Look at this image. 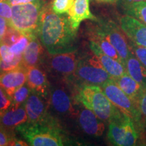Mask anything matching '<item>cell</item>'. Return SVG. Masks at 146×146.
<instances>
[{
	"mask_svg": "<svg viewBox=\"0 0 146 146\" xmlns=\"http://www.w3.org/2000/svg\"><path fill=\"white\" fill-rule=\"evenodd\" d=\"M76 32L68 15L43 10L38 36L50 55L75 51Z\"/></svg>",
	"mask_w": 146,
	"mask_h": 146,
	"instance_id": "6da1fadb",
	"label": "cell"
},
{
	"mask_svg": "<svg viewBox=\"0 0 146 146\" xmlns=\"http://www.w3.org/2000/svg\"><path fill=\"white\" fill-rule=\"evenodd\" d=\"M26 139L29 145L33 146H62L64 145L62 131L52 116L46 118L37 123L26 122L16 127Z\"/></svg>",
	"mask_w": 146,
	"mask_h": 146,
	"instance_id": "7a4b0ae2",
	"label": "cell"
},
{
	"mask_svg": "<svg viewBox=\"0 0 146 146\" xmlns=\"http://www.w3.org/2000/svg\"><path fill=\"white\" fill-rule=\"evenodd\" d=\"M76 98L103 121L110 123L123 114L110 102L98 85H82Z\"/></svg>",
	"mask_w": 146,
	"mask_h": 146,
	"instance_id": "3957f363",
	"label": "cell"
},
{
	"mask_svg": "<svg viewBox=\"0 0 146 146\" xmlns=\"http://www.w3.org/2000/svg\"><path fill=\"white\" fill-rule=\"evenodd\" d=\"M9 26L30 39L38 36L43 10L41 2L12 5Z\"/></svg>",
	"mask_w": 146,
	"mask_h": 146,
	"instance_id": "277c9868",
	"label": "cell"
},
{
	"mask_svg": "<svg viewBox=\"0 0 146 146\" xmlns=\"http://www.w3.org/2000/svg\"><path fill=\"white\" fill-rule=\"evenodd\" d=\"M72 77H74L83 85H98L101 87L112 76L102 68L96 55L78 60L77 66Z\"/></svg>",
	"mask_w": 146,
	"mask_h": 146,
	"instance_id": "5b68a950",
	"label": "cell"
},
{
	"mask_svg": "<svg viewBox=\"0 0 146 146\" xmlns=\"http://www.w3.org/2000/svg\"><path fill=\"white\" fill-rule=\"evenodd\" d=\"M108 138L114 145H135L139 138L135 124L131 118L123 114L109 123Z\"/></svg>",
	"mask_w": 146,
	"mask_h": 146,
	"instance_id": "8992f818",
	"label": "cell"
},
{
	"mask_svg": "<svg viewBox=\"0 0 146 146\" xmlns=\"http://www.w3.org/2000/svg\"><path fill=\"white\" fill-rule=\"evenodd\" d=\"M106 96L122 113L133 120L138 128H143L137 107L132 100L125 94L113 79L101 86Z\"/></svg>",
	"mask_w": 146,
	"mask_h": 146,
	"instance_id": "52a82bcc",
	"label": "cell"
},
{
	"mask_svg": "<svg viewBox=\"0 0 146 146\" xmlns=\"http://www.w3.org/2000/svg\"><path fill=\"white\" fill-rule=\"evenodd\" d=\"M102 34L115 47L123 63L131 53L129 42L121 28L112 21H102L97 26Z\"/></svg>",
	"mask_w": 146,
	"mask_h": 146,
	"instance_id": "ba28073f",
	"label": "cell"
},
{
	"mask_svg": "<svg viewBox=\"0 0 146 146\" xmlns=\"http://www.w3.org/2000/svg\"><path fill=\"white\" fill-rule=\"evenodd\" d=\"M76 51L51 55L47 66L52 72L64 78L72 77L78 62Z\"/></svg>",
	"mask_w": 146,
	"mask_h": 146,
	"instance_id": "9c48e42d",
	"label": "cell"
},
{
	"mask_svg": "<svg viewBox=\"0 0 146 146\" xmlns=\"http://www.w3.org/2000/svg\"><path fill=\"white\" fill-rule=\"evenodd\" d=\"M49 99L37 93L31 91L29 98L25 102V109L27 114L28 123H35L41 121L48 116Z\"/></svg>",
	"mask_w": 146,
	"mask_h": 146,
	"instance_id": "30bf717a",
	"label": "cell"
},
{
	"mask_svg": "<svg viewBox=\"0 0 146 146\" xmlns=\"http://www.w3.org/2000/svg\"><path fill=\"white\" fill-rule=\"evenodd\" d=\"M120 27L127 37L136 44L146 47V25L130 16L120 18Z\"/></svg>",
	"mask_w": 146,
	"mask_h": 146,
	"instance_id": "8fae6325",
	"label": "cell"
},
{
	"mask_svg": "<svg viewBox=\"0 0 146 146\" xmlns=\"http://www.w3.org/2000/svg\"><path fill=\"white\" fill-rule=\"evenodd\" d=\"M27 85L31 91L37 93L49 99L50 96V84L47 75L39 66L27 68Z\"/></svg>",
	"mask_w": 146,
	"mask_h": 146,
	"instance_id": "7c38bea8",
	"label": "cell"
},
{
	"mask_svg": "<svg viewBox=\"0 0 146 146\" xmlns=\"http://www.w3.org/2000/svg\"><path fill=\"white\" fill-rule=\"evenodd\" d=\"M27 68L22 66L15 70L0 74V87L11 97L14 92L27 83Z\"/></svg>",
	"mask_w": 146,
	"mask_h": 146,
	"instance_id": "4fadbf2b",
	"label": "cell"
},
{
	"mask_svg": "<svg viewBox=\"0 0 146 146\" xmlns=\"http://www.w3.org/2000/svg\"><path fill=\"white\" fill-rule=\"evenodd\" d=\"M89 47L93 54L96 55L98 58L102 66V68L112 76V78L119 77L127 73L125 66L123 62L110 57L104 54L94 41H90Z\"/></svg>",
	"mask_w": 146,
	"mask_h": 146,
	"instance_id": "5bb4252c",
	"label": "cell"
},
{
	"mask_svg": "<svg viewBox=\"0 0 146 146\" xmlns=\"http://www.w3.org/2000/svg\"><path fill=\"white\" fill-rule=\"evenodd\" d=\"M50 100L53 108L62 114H76L70 95L63 87H51Z\"/></svg>",
	"mask_w": 146,
	"mask_h": 146,
	"instance_id": "9a60e30c",
	"label": "cell"
},
{
	"mask_svg": "<svg viewBox=\"0 0 146 146\" xmlns=\"http://www.w3.org/2000/svg\"><path fill=\"white\" fill-rule=\"evenodd\" d=\"M38 36L31 39L23 54V64L26 68L40 66L44 62L45 50Z\"/></svg>",
	"mask_w": 146,
	"mask_h": 146,
	"instance_id": "2e32d148",
	"label": "cell"
},
{
	"mask_svg": "<svg viewBox=\"0 0 146 146\" xmlns=\"http://www.w3.org/2000/svg\"><path fill=\"white\" fill-rule=\"evenodd\" d=\"M78 123L83 131L91 136L100 137L105 131L103 120L99 118L90 110L85 108L78 114Z\"/></svg>",
	"mask_w": 146,
	"mask_h": 146,
	"instance_id": "e0dca14e",
	"label": "cell"
},
{
	"mask_svg": "<svg viewBox=\"0 0 146 146\" xmlns=\"http://www.w3.org/2000/svg\"><path fill=\"white\" fill-rule=\"evenodd\" d=\"M89 1L90 0H75L69 10L68 15L71 26L76 31L83 21H97V18L90 11Z\"/></svg>",
	"mask_w": 146,
	"mask_h": 146,
	"instance_id": "ac0fdd59",
	"label": "cell"
},
{
	"mask_svg": "<svg viewBox=\"0 0 146 146\" xmlns=\"http://www.w3.org/2000/svg\"><path fill=\"white\" fill-rule=\"evenodd\" d=\"M25 104L16 109L9 108L1 112L0 114V127L14 131L18 126L26 123L28 117Z\"/></svg>",
	"mask_w": 146,
	"mask_h": 146,
	"instance_id": "d6986e66",
	"label": "cell"
},
{
	"mask_svg": "<svg viewBox=\"0 0 146 146\" xmlns=\"http://www.w3.org/2000/svg\"><path fill=\"white\" fill-rule=\"evenodd\" d=\"M113 80L137 106L139 98L144 89L143 85L133 79L127 72Z\"/></svg>",
	"mask_w": 146,
	"mask_h": 146,
	"instance_id": "ffe728a7",
	"label": "cell"
},
{
	"mask_svg": "<svg viewBox=\"0 0 146 146\" xmlns=\"http://www.w3.org/2000/svg\"><path fill=\"white\" fill-rule=\"evenodd\" d=\"M127 72L137 82L146 87V68L137 60L132 52L125 62Z\"/></svg>",
	"mask_w": 146,
	"mask_h": 146,
	"instance_id": "44dd1931",
	"label": "cell"
},
{
	"mask_svg": "<svg viewBox=\"0 0 146 146\" xmlns=\"http://www.w3.org/2000/svg\"><path fill=\"white\" fill-rule=\"evenodd\" d=\"M89 39H90V41H94L104 54L108 55L110 57L123 63V60L120 57L119 54L115 49V47L111 44L110 42L105 37L104 35L102 33L97 27L91 31L90 33H89Z\"/></svg>",
	"mask_w": 146,
	"mask_h": 146,
	"instance_id": "7402d4cb",
	"label": "cell"
},
{
	"mask_svg": "<svg viewBox=\"0 0 146 146\" xmlns=\"http://www.w3.org/2000/svg\"><path fill=\"white\" fill-rule=\"evenodd\" d=\"M126 15L130 16L146 25V1L125 4Z\"/></svg>",
	"mask_w": 146,
	"mask_h": 146,
	"instance_id": "603a6c76",
	"label": "cell"
},
{
	"mask_svg": "<svg viewBox=\"0 0 146 146\" xmlns=\"http://www.w3.org/2000/svg\"><path fill=\"white\" fill-rule=\"evenodd\" d=\"M31 91L27 85H24L23 86L18 89L12 96V104L10 107V108L16 109L21 105L24 104L29 98Z\"/></svg>",
	"mask_w": 146,
	"mask_h": 146,
	"instance_id": "cb8c5ba5",
	"label": "cell"
},
{
	"mask_svg": "<svg viewBox=\"0 0 146 146\" xmlns=\"http://www.w3.org/2000/svg\"><path fill=\"white\" fill-rule=\"evenodd\" d=\"M74 0H54L52 11L58 14H68L72 8Z\"/></svg>",
	"mask_w": 146,
	"mask_h": 146,
	"instance_id": "d4e9b609",
	"label": "cell"
},
{
	"mask_svg": "<svg viewBox=\"0 0 146 146\" xmlns=\"http://www.w3.org/2000/svg\"><path fill=\"white\" fill-rule=\"evenodd\" d=\"M23 66V54L16 55V57L12 61L6 62L1 61V73L8 72V71L15 70Z\"/></svg>",
	"mask_w": 146,
	"mask_h": 146,
	"instance_id": "484cf974",
	"label": "cell"
},
{
	"mask_svg": "<svg viewBox=\"0 0 146 146\" xmlns=\"http://www.w3.org/2000/svg\"><path fill=\"white\" fill-rule=\"evenodd\" d=\"M129 47L131 52L146 68V47L136 44L131 41H129Z\"/></svg>",
	"mask_w": 146,
	"mask_h": 146,
	"instance_id": "4316f807",
	"label": "cell"
},
{
	"mask_svg": "<svg viewBox=\"0 0 146 146\" xmlns=\"http://www.w3.org/2000/svg\"><path fill=\"white\" fill-rule=\"evenodd\" d=\"M139 113L141 117L142 126H146V87H144L141 96L139 98L138 101L137 102Z\"/></svg>",
	"mask_w": 146,
	"mask_h": 146,
	"instance_id": "83f0119b",
	"label": "cell"
},
{
	"mask_svg": "<svg viewBox=\"0 0 146 146\" xmlns=\"http://www.w3.org/2000/svg\"><path fill=\"white\" fill-rule=\"evenodd\" d=\"M30 40V38L23 35L18 41H16L15 43L11 45V50L15 55L23 54L25 50H26L27 45H29Z\"/></svg>",
	"mask_w": 146,
	"mask_h": 146,
	"instance_id": "f1b7e54d",
	"label": "cell"
},
{
	"mask_svg": "<svg viewBox=\"0 0 146 146\" xmlns=\"http://www.w3.org/2000/svg\"><path fill=\"white\" fill-rule=\"evenodd\" d=\"M23 35L21 33L9 26L6 34H5L3 39V43H6V44L11 46L21 39V37Z\"/></svg>",
	"mask_w": 146,
	"mask_h": 146,
	"instance_id": "f546056e",
	"label": "cell"
},
{
	"mask_svg": "<svg viewBox=\"0 0 146 146\" xmlns=\"http://www.w3.org/2000/svg\"><path fill=\"white\" fill-rule=\"evenodd\" d=\"M16 57V55L12 52L10 46L4 43H0V59L1 61L9 62L12 61Z\"/></svg>",
	"mask_w": 146,
	"mask_h": 146,
	"instance_id": "4dcf8cb0",
	"label": "cell"
},
{
	"mask_svg": "<svg viewBox=\"0 0 146 146\" xmlns=\"http://www.w3.org/2000/svg\"><path fill=\"white\" fill-rule=\"evenodd\" d=\"M13 132L0 127V146L12 145V141L16 138Z\"/></svg>",
	"mask_w": 146,
	"mask_h": 146,
	"instance_id": "1f68e13d",
	"label": "cell"
},
{
	"mask_svg": "<svg viewBox=\"0 0 146 146\" xmlns=\"http://www.w3.org/2000/svg\"><path fill=\"white\" fill-rule=\"evenodd\" d=\"M12 104V98L2 87H0V112L8 110Z\"/></svg>",
	"mask_w": 146,
	"mask_h": 146,
	"instance_id": "d6a6232c",
	"label": "cell"
},
{
	"mask_svg": "<svg viewBox=\"0 0 146 146\" xmlns=\"http://www.w3.org/2000/svg\"><path fill=\"white\" fill-rule=\"evenodd\" d=\"M12 15V5L7 1L0 2V16L10 21Z\"/></svg>",
	"mask_w": 146,
	"mask_h": 146,
	"instance_id": "836d02e7",
	"label": "cell"
},
{
	"mask_svg": "<svg viewBox=\"0 0 146 146\" xmlns=\"http://www.w3.org/2000/svg\"><path fill=\"white\" fill-rule=\"evenodd\" d=\"M8 27V21L5 18L0 16V43H3V39L6 34Z\"/></svg>",
	"mask_w": 146,
	"mask_h": 146,
	"instance_id": "e575fe53",
	"label": "cell"
},
{
	"mask_svg": "<svg viewBox=\"0 0 146 146\" xmlns=\"http://www.w3.org/2000/svg\"><path fill=\"white\" fill-rule=\"evenodd\" d=\"M10 4L12 5L25 4V3H33V2H41L42 0H6Z\"/></svg>",
	"mask_w": 146,
	"mask_h": 146,
	"instance_id": "d590c367",
	"label": "cell"
},
{
	"mask_svg": "<svg viewBox=\"0 0 146 146\" xmlns=\"http://www.w3.org/2000/svg\"><path fill=\"white\" fill-rule=\"evenodd\" d=\"M12 146H17V145H20V146H27L29 145L27 142L23 141V140L21 139H18L17 138H14V139L12 141Z\"/></svg>",
	"mask_w": 146,
	"mask_h": 146,
	"instance_id": "8d00e7d4",
	"label": "cell"
},
{
	"mask_svg": "<svg viewBox=\"0 0 146 146\" xmlns=\"http://www.w3.org/2000/svg\"><path fill=\"white\" fill-rule=\"evenodd\" d=\"M125 4H128V3H132L136 2H141V1H145L146 0H123Z\"/></svg>",
	"mask_w": 146,
	"mask_h": 146,
	"instance_id": "74e56055",
	"label": "cell"
},
{
	"mask_svg": "<svg viewBox=\"0 0 146 146\" xmlns=\"http://www.w3.org/2000/svg\"><path fill=\"white\" fill-rule=\"evenodd\" d=\"M99 1H112L113 0H99Z\"/></svg>",
	"mask_w": 146,
	"mask_h": 146,
	"instance_id": "f35d334b",
	"label": "cell"
},
{
	"mask_svg": "<svg viewBox=\"0 0 146 146\" xmlns=\"http://www.w3.org/2000/svg\"><path fill=\"white\" fill-rule=\"evenodd\" d=\"M0 72H1V59H0Z\"/></svg>",
	"mask_w": 146,
	"mask_h": 146,
	"instance_id": "ab89813d",
	"label": "cell"
},
{
	"mask_svg": "<svg viewBox=\"0 0 146 146\" xmlns=\"http://www.w3.org/2000/svg\"><path fill=\"white\" fill-rule=\"evenodd\" d=\"M6 1V0H0V2H2V1Z\"/></svg>",
	"mask_w": 146,
	"mask_h": 146,
	"instance_id": "60d3db41",
	"label": "cell"
},
{
	"mask_svg": "<svg viewBox=\"0 0 146 146\" xmlns=\"http://www.w3.org/2000/svg\"><path fill=\"white\" fill-rule=\"evenodd\" d=\"M1 112H0V114H1Z\"/></svg>",
	"mask_w": 146,
	"mask_h": 146,
	"instance_id": "b9f144b4",
	"label": "cell"
}]
</instances>
